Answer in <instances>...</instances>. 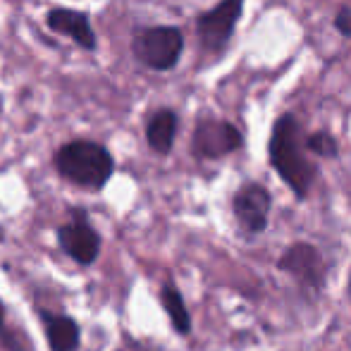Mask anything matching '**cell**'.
<instances>
[{
    "mask_svg": "<svg viewBox=\"0 0 351 351\" xmlns=\"http://www.w3.org/2000/svg\"><path fill=\"white\" fill-rule=\"evenodd\" d=\"M306 139H301V125L294 115H282L273 127V136L268 143L270 165L278 170L287 186L304 201L311 191L318 167L306 158Z\"/></svg>",
    "mask_w": 351,
    "mask_h": 351,
    "instance_id": "1",
    "label": "cell"
},
{
    "mask_svg": "<svg viewBox=\"0 0 351 351\" xmlns=\"http://www.w3.org/2000/svg\"><path fill=\"white\" fill-rule=\"evenodd\" d=\"M53 165L65 182L91 191H101L115 175L112 153L93 139L65 141L53 156Z\"/></svg>",
    "mask_w": 351,
    "mask_h": 351,
    "instance_id": "2",
    "label": "cell"
},
{
    "mask_svg": "<svg viewBox=\"0 0 351 351\" xmlns=\"http://www.w3.org/2000/svg\"><path fill=\"white\" fill-rule=\"evenodd\" d=\"M132 56L151 72H170L180 65L184 53V34L172 24L139 27L132 36Z\"/></svg>",
    "mask_w": 351,
    "mask_h": 351,
    "instance_id": "3",
    "label": "cell"
},
{
    "mask_svg": "<svg viewBox=\"0 0 351 351\" xmlns=\"http://www.w3.org/2000/svg\"><path fill=\"white\" fill-rule=\"evenodd\" d=\"M244 146V136L232 122L220 117H201L191 136V153L199 160H217Z\"/></svg>",
    "mask_w": 351,
    "mask_h": 351,
    "instance_id": "4",
    "label": "cell"
},
{
    "mask_svg": "<svg viewBox=\"0 0 351 351\" xmlns=\"http://www.w3.org/2000/svg\"><path fill=\"white\" fill-rule=\"evenodd\" d=\"M241 12H244V0H220L208 12H201L196 17V34H199L201 48L206 53L225 51Z\"/></svg>",
    "mask_w": 351,
    "mask_h": 351,
    "instance_id": "5",
    "label": "cell"
},
{
    "mask_svg": "<svg viewBox=\"0 0 351 351\" xmlns=\"http://www.w3.org/2000/svg\"><path fill=\"white\" fill-rule=\"evenodd\" d=\"M43 24L51 34L70 38L77 48L86 53L98 51V34L93 29L91 14L77 8H51L43 17Z\"/></svg>",
    "mask_w": 351,
    "mask_h": 351,
    "instance_id": "6",
    "label": "cell"
},
{
    "mask_svg": "<svg viewBox=\"0 0 351 351\" xmlns=\"http://www.w3.org/2000/svg\"><path fill=\"white\" fill-rule=\"evenodd\" d=\"M270 194L263 184L258 182H249L244 184L232 199V210H234L239 225L246 232H263L268 227V215H270Z\"/></svg>",
    "mask_w": 351,
    "mask_h": 351,
    "instance_id": "7",
    "label": "cell"
},
{
    "mask_svg": "<svg viewBox=\"0 0 351 351\" xmlns=\"http://www.w3.org/2000/svg\"><path fill=\"white\" fill-rule=\"evenodd\" d=\"M58 241H60L62 251L67 256H72L74 261H79L82 265L93 263L98 258V254H101V237L88 225L82 210H77V217L72 222H67V225H62L58 230Z\"/></svg>",
    "mask_w": 351,
    "mask_h": 351,
    "instance_id": "8",
    "label": "cell"
},
{
    "mask_svg": "<svg viewBox=\"0 0 351 351\" xmlns=\"http://www.w3.org/2000/svg\"><path fill=\"white\" fill-rule=\"evenodd\" d=\"M278 268L282 273H289L291 278H296L306 287H315V289L323 287L325 263H323V258H320L318 249L306 244V241H299V244L289 246V249L282 254V258L278 261Z\"/></svg>",
    "mask_w": 351,
    "mask_h": 351,
    "instance_id": "9",
    "label": "cell"
},
{
    "mask_svg": "<svg viewBox=\"0 0 351 351\" xmlns=\"http://www.w3.org/2000/svg\"><path fill=\"white\" fill-rule=\"evenodd\" d=\"M177 130H180V115L172 108H156L153 112H148L146 122H143L146 143L158 156H167L172 151Z\"/></svg>",
    "mask_w": 351,
    "mask_h": 351,
    "instance_id": "10",
    "label": "cell"
},
{
    "mask_svg": "<svg viewBox=\"0 0 351 351\" xmlns=\"http://www.w3.org/2000/svg\"><path fill=\"white\" fill-rule=\"evenodd\" d=\"M43 328H46L51 351H77L79 349V325L70 315H53L41 311Z\"/></svg>",
    "mask_w": 351,
    "mask_h": 351,
    "instance_id": "11",
    "label": "cell"
},
{
    "mask_svg": "<svg viewBox=\"0 0 351 351\" xmlns=\"http://www.w3.org/2000/svg\"><path fill=\"white\" fill-rule=\"evenodd\" d=\"M160 299H162V308L167 311V315H170V320H172V328H175L180 335H189L191 318H189V311H186L180 289L172 285H165L160 291Z\"/></svg>",
    "mask_w": 351,
    "mask_h": 351,
    "instance_id": "12",
    "label": "cell"
},
{
    "mask_svg": "<svg viewBox=\"0 0 351 351\" xmlns=\"http://www.w3.org/2000/svg\"><path fill=\"white\" fill-rule=\"evenodd\" d=\"M306 148L320 158H337L339 153L337 139L332 134H328V132H313V134H308L306 136Z\"/></svg>",
    "mask_w": 351,
    "mask_h": 351,
    "instance_id": "13",
    "label": "cell"
},
{
    "mask_svg": "<svg viewBox=\"0 0 351 351\" xmlns=\"http://www.w3.org/2000/svg\"><path fill=\"white\" fill-rule=\"evenodd\" d=\"M335 27L342 36H351V8H339V12L335 14Z\"/></svg>",
    "mask_w": 351,
    "mask_h": 351,
    "instance_id": "14",
    "label": "cell"
},
{
    "mask_svg": "<svg viewBox=\"0 0 351 351\" xmlns=\"http://www.w3.org/2000/svg\"><path fill=\"white\" fill-rule=\"evenodd\" d=\"M3 318H5V308H3V301H0V330H3Z\"/></svg>",
    "mask_w": 351,
    "mask_h": 351,
    "instance_id": "15",
    "label": "cell"
}]
</instances>
